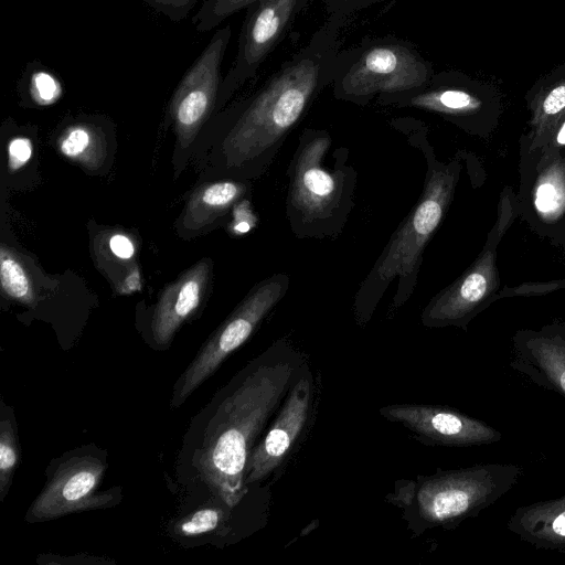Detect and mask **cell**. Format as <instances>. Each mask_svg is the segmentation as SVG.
Returning a JSON list of instances; mask_svg holds the SVG:
<instances>
[{
  "instance_id": "obj_1",
  "label": "cell",
  "mask_w": 565,
  "mask_h": 565,
  "mask_svg": "<svg viewBox=\"0 0 565 565\" xmlns=\"http://www.w3.org/2000/svg\"><path fill=\"white\" fill-rule=\"evenodd\" d=\"M305 363L289 341L274 342L244 370L209 420L196 467L230 508L246 494L250 454Z\"/></svg>"
},
{
  "instance_id": "obj_2",
  "label": "cell",
  "mask_w": 565,
  "mask_h": 565,
  "mask_svg": "<svg viewBox=\"0 0 565 565\" xmlns=\"http://www.w3.org/2000/svg\"><path fill=\"white\" fill-rule=\"evenodd\" d=\"M327 53L299 54L254 96L222 142L227 170L246 179L266 172L318 92Z\"/></svg>"
},
{
  "instance_id": "obj_3",
  "label": "cell",
  "mask_w": 565,
  "mask_h": 565,
  "mask_svg": "<svg viewBox=\"0 0 565 565\" xmlns=\"http://www.w3.org/2000/svg\"><path fill=\"white\" fill-rule=\"evenodd\" d=\"M416 142L427 160L423 191L416 204L394 231L354 297V316L361 327L369 323L390 285L397 279L392 309L404 306L418 280L423 254L439 227L452 198L458 169L439 162L422 136Z\"/></svg>"
},
{
  "instance_id": "obj_4",
  "label": "cell",
  "mask_w": 565,
  "mask_h": 565,
  "mask_svg": "<svg viewBox=\"0 0 565 565\" xmlns=\"http://www.w3.org/2000/svg\"><path fill=\"white\" fill-rule=\"evenodd\" d=\"M332 138L327 130L306 128L286 169V220L297 238L339 236L354 206L358 172L345 147L326 162Z\"/></svg>"
},
{
  "instance_id": "obj_5",
  "label": "cell",
  "mask_w": 565,
  "mask_h": 565,
  "mask_svg": "<svg viewBox=\"0 0 565 565\" xmlns=\"http://www.w3.org/2000/svg\"><path fill=\"white\" fill-rule=\"evenodd\" d=\"M523 473L513 463H481L441 470L395 482L387 500L403 512L415 534L434 527L452 530L495 503Z\"/></svg>"
},
{
  "instance_id": "obj_6",
  "label": "cell",
  "mask_w": 565,
  "mask_h": 565,
  "mask_svg": "<svg viewBox=\"0 0 565 565\" xmlns=\"http://www.w3.org/2000/svg\"><path fill=\"white\" fill-rule=\"evenodd\" d=\"M289 275L276 273L257 282L198 352L180 377L172 406L183 403L224 360L244 344L262 321L281 301L289 288Z\"/></svg>"
},
{
  "instance_id": "obj_7",
  "label": "cell",
  "mask_w": 565,
  "mask_h": 565,
  "mask_svg": "<svg viewBox=\"0 0 565 565\" xmlns=\"http://www.w3.org/2000/svg\"><path fill=\"white\" fill-rule=\"evenodd\" d=\"M317 380L305 363L267 431L262 435L250 454L246 467L247 487L277 472L305 437L318 407Z\"/></svg>"
},
{
  "instance_id": "obj_8",
  "label": "cell",
  "mask_w": 565,
  "mask_h": 565,
  "mask_svg": "<svg viewBox=\"0 0 565 565\" xmlns=\"http://www.w3.org/2000/svg\"><path fill=\"white\" fill-rule=\"evenodd\" d=\"M428 78L424 60L402 44L369 47L350 66L338 87L341 98L355 103L376 94L397 95L422 88Z\"/></svg>"
},
{
  "instance_id": "obj_9",
  "label": "cell",
  "mask_w": 565,
  "mask_h": 565,
  "mask_svg": "<svg viewBox=\"0 0 565 565\" xmlns=\"http://www.w3.org/2000/svg\"><path fill=\"white\" fill-rule=\"evenodd\" d=\"M105 470L106 465L93 456L67 459L33 501L25 519L49 521L111 504L114 494L97 491Z\"/></svg>"
},
{
  "instance_id": "obj_10",
  "label": "cell",
  "mask_w": 565,
  "mask_h": 565,
  "mask_svg": "<svg viewBox=\"0 0 565 565\" xmlns=\"http://www.w3.org/2000/svg\"><path fill=\"white\" fill-rule=\"evenodd\" d=\"M230 36L227 26L215 33L173 94L170 110L178 145L183 149L192 143L213 109L220 85V66Z\"/></svg>"
},
{
  "instance_id": "obj_11",
  "label": "cell",
  "mask_w": 565,
  "mask_h": 565,
  "mask_svg": "<svg viewBox=\"0 0 565 565\" xmlns=\"http://www.w3.org/2000/svg\"><path fill=\"white\" fill-rule=\"evenodd\" d=\"M380 414L428 445L471 447L498 443L502 433L489 424L452 407L426 404H392Z\"/></svg>"
},
{
  "instance_id": "obj_12",
  "label": "cell",
  "mask_w": 565,
  "mask_h": 565,
  "mask_svg": "<svg viewBox=\"0 0 565 565\" xmlns=\"http://www.w3.org/2000/svg\"><path fill=\"white\" fill-rule=\"evenodd\" d=\"M497 280L494 254L488 244L477 262L454 284L434 296L420 315L427 328L459 327L468 322L490 296Z\"/></svg>"
},
{
  "instance_id": "obj_13",
  "label": "cell",
  "mask_w": 565,
  "mask_h": 565,
  "mask_svg": "<svg viewBox=\"0 0 565 565\" xmlns=\"http://www.w3.org/2000/svg\"><path fill=\"white\" fill-rule=\"evenodd\" d=\"M511 353L510 366L514 371L565 398V326L519 331Z\"/></svg>"
},
{
  "instance_id": "obj_14",
  "label": "cell",
  "mask_w": 565,
  "mask_h": 565,
  "mask_svg": "<svg viewBox=\"0 0 565 565\" xmlns=\"http://www.w3.org/2000/svg\"><path fill=\"white\" fill-rule=\"evenodd\" d=\"M242 34L241 47L232 73L231 88L243 84L269 53L296 12L299 0H256Z\"/></svg>"
},
{
  "instance_id": "obj_15",
  "label": "cell",
  "mask_w": 565,
  "mask_h": 565,
  "mask_svg": "<svg viewBox=\"0 0 565 565\" xmlns=\"http://www.w3.org/2000/svg\"><path fill=\"white\" fill-rule=\"evenodd\" d=\"M211 264L210 259H201L161 292L151 319V334L158 345H169L180 326L199 307Z\"/></svg>"
},
{
  "instance_id": "obj_16",
  "label": "cell",
  "mask_w": 565,
  "mask_h": 565,
  "mask_svg": "<svg viewBox=\"0 0 565 565\" xmlns=\"http://www.w3.org/2000/svg\"><path fill=\"white\" fill-rule=\"evenodd\" d=\"M507 526L535 548L565 552V494L519 507Z\"/></svg>"
},
{
  "instance_id": "obj_17",
  "label": "cell",
  "mask_w": 565,
  "mask_h": 565,
  "mask_svg": "<svg viewBox=\"0 0 565 565\" xmlns=\"http://www.w3.org/2000/svg\"><path fill=\"white\" fill-rule=\"evenodd\" d=\"M250 190L239 180H221L199 188L190 198L182 215V227L199 232L223 216Z\"/></svg>"
},
{
  "instance_id": "obj_18",
  "label": "cell",
  "mask_w": 565,
  "mask_h": 565,
  "mask_svg": "<svg viewBox=\"0 0 565 565\" xmlns=\"http://www.w3.org/2000/svg\"><path fill=\"white\" fill-rule=\"evenodd\" d=\"M63 156L93 167L99 161L100 143L95 130L85 125L68 127L58 139Z\"/></svg>"
},
{
  "instance_id": "obj_19",
  "label": "cell",
  "mask_w": 565,
  "mask_h": 565,
  "mask_svg": "<svg viewBox=\"0 0 565 565\" xmlns=\"http://www.w3.org/2000/svg\"><path fill=\"white\" fill-rule=\"evenodd\" d=\"M0 280L8 297L25 305L33 303L32 285L25 269L6 246L0 249Z\"/></svg>"
},
{
  "instance_id": "obj_20",
  "label": "cell",
  "mask_w": 565,
  "mask_h": 565,
  "mask_svg": "<svg viewBox=\"0 0 565 565\" xmlns=\"http://www.w3.org/2000/svg\"><path fill=\"white\" fill-rule=\"evenodd\" d=\"M534 205L544 217L559 215L565 206V178L559 169L543 174L534 191Z\"/></svg>"
},
{
  "instance_id": "obj_21",
  "label": "cell",
  "mask_w": 565,
  "mask_h": 565,
  "mask_svg": "<svg viewBox=\"0 0 565 565\" xmlns=\"http://www.w3.org/2000/svg\"><path fill=\"white\" fill-rule=\"evenodd\" d=\"M20 459L19 439L13 422L3 417L0 422V500L7 495Z\"/></svg>"
},
{
  "instance_id": "obj_22",
  "label": "cell",
  "mask_w": 565,
  "mask_h": 565,
  "mask_svg": "<svg viewBox=\"0 0 565 565\" xmlns=\"http://www.w3.org/2000/svg\"><path fill=\"white\" fill-rule=\"evenodd\" d=\"M223 521V511L218 508H204L196 510L175 526V531L183 536H193L216 530Z\"/></svg>"
},
{
  "instance_id": "obj_23",
  "label": "cell",
  "mask_w": 565,
  "mask_h": 565,
  "mask_svg": "<svg viewBox=\"0 0 565 565\" xmlns=\"http://www.w3.org/2000/svg\"><path fill=\"white\" fill-rule=\"evenodd\" d=\"M31 94L38 104H52L61 95V85L51 74L38 72L33 74L31 79Z\"/></svg>"
},
{
  "instance_id": "obj_24",
  "label": "cell",
  "mask_w": 565,
  "mask_h": 565,
  "mask_svg": "<svg viewBox=\"0 0 565 565\" xmlns=\"http://www.w3.org/2000/svg\"><path fill=\"white\" fill-rule=\"evenodd\" d=\"M32 156V142L25 137H15L8 145V161L12 171L23 167Z\"/></svg>"
},
{
  "instance_id": "obj_25",
  "label": "cell",
  "mask_w": 565,
  "mask_h": 565,
  "mask_svg": "<svg viewBox=\"0 0 565 565\" xmlns=\"http://www.w3.org/2000/svg\"><path fill=\"white\" fill-rule=\"evenodd\" d=\"M255 1L256 0H216L211 8V17L215 19V22H218Z\"/></svg>"
},
{
  "instance_id": "obj_26",
  "label": "cell",
  "mask_w": 565,
  "mask_h": 565,
  "mask_svg": "<svg viewBox=\"0 0 565 565\" xmlns=\"http://www.w3.org/2000/svg\"><path fill=\"white\" fill-rule=\"evenodd\" d=\"M565 108V86L554 88L543 102V111L547 116L558 114Z\"/></svg>"
},
{
  "instance_id": "obj_27",
  "label": "cell",
  "mask_w": 565,
  "mask_h": 565,
  "mask_svg": "<svg viewBox=\"0 0 565 565\" xmlns=\"http://www.w3.org/2000/svg\"><path fill=\"white\" fill-rule=\"evenodd\" d=\"M110 250L120 259H129L134 256L135 247L132 242L122 234L111 236L109 241Z\"/></svg>"
},
{
  "instance_id": "obj_28",
  "label": "cell",
  "mask_w": 565,
  "mask_h": 565,
  "mask_svg": "<svg viewBox=\"0 0 565 565\" xmlns=\"http://www.w3.org/2000/svg\"><path fill=\"white\" fill-rule=\"evenodd\" d=\"M555 143L557 146H565V121L559 127V129L555 136Z\"/></svg>"
},
{
  "instance_id": "obj_29",
  "label": "cell",
  "mask_w": 565,
  "mask_h": 565,
  "mask_svg": "<svg viewBox=\"0 0 565 565\" xmlns=\"http://www.w3.org/2000/svg\"><path fill=\"white\" fill-rule=\"evenodd\" d=\"M154 1L164 3V4H181V3L186 2L188 0H154Z\"/></svg>"
}]
</instances>
